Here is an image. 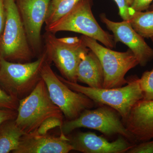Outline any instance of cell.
<instances>
[{
    "label": "cell",
    "instance_id": "6da1fadb",
    "mask_svg": "<svg viewBox=\"0 0 153 153\" xmlns=\"http://www.w3.org/2000/svg\"><path fill=\"white\" fill-rule=\"evenodd\" d=\"M57 76L71 90L85 94L95 103L107 105L115 110L120 115L123 123L134 105L143 99L140 78L136 75L128 77L126 86L110 88L86 87Z\"/></svg>",
    "mask_w": 153,
    "mask_h": 153
},
{
    "label": "cell",
    "instance_id": "7a4b0ae2",
    "mask_svg": "<svg viewBox=\"0 0 153 153\" xmlns=\"http://www.w3.org/2000/svg\"><path fill=\"white\" fill-rule=\"evenodd\" d=\"M47 60L45 50L33 62L14 63L0 57V85L19 100L25 98L42 78L41 68Z\"/></svg>",
    "mask_w": 153,
    "mask_h": 153
},
{
    "label": "cell",
    "instance_id": "3957f363",
    "mask_svg": "<svg viewBox=\"0 0 153 153\" xmlns=\"http://www.w3.org/2000/svg\"><path fill=\"white\" fill-rule=\"evenodd\" d=\"M16 123L25 134L35 132L44 120L63 114L50 98L46 83L40 79L33 91L19 100Z\"/></svg>",
    "mask_w": 153,
    "mask_h": 153
},
{
    "label": "cell",
    "instance_id": "277c9868",
    "mask_svg": "<svg viewBox=\"0 0 153 153\" xmlns=\"http://www.w3.org/2000/svg\"><path fill=\"white\" fill-rule=\"evenodd\" d=\"M4 1L6 22L0 36V57L10 62H31L35 54L28 41L16 1Z\"/></svg>",
    "mask_w": 153,
    "mask_h": 153
},
{
    "label": "cell",
    "instance_id": "5b68a950",
    "mask_svg": "<svg viewBox=\"0 0 153 153\" xmlns=\"http://www.w3.org/2000/svg\"><path fill=\"white\" fill-rule=\"evenodd\" d=\"M46 30L54 34L62 31L80 33L110 49L116 44L113 36L104 31L94 16L91 0H81L68 13L46 27Z\"/></svg>",
    "mask_w": 153,
    "mask_h": 153
},
{
    "label": "cell",
    "instance_id": "8992f818",
    "mask_svg": "<svg viewBox=\"0 0 153 153\" xmlns=\"http://www.w3.org/2000/svg\"><path fill=\"white\" fill-rule=\"evenodd\" d=\"M84 128L100 132L106 136L118 135L134 144H136L132 135L126 128L121 116L110 107L101 105L95 109H85L75 119L63 122L60 134L68 135L76 128Z\"/></svg>",
    "mask_w": 153,
    "mask_h": 153
},
{
    "label": "cell",
    "instance_id": "52a82bcc",
    "mask_svg": "<svg viewBox=\"0 0 153 153\" xmlns=\"http://www.w3.org/2000/svg\"><path fill=\"white\" fill-rule=\"evenodd\" d=\"M80 38L100 61L104 72L103 88L120 87L127 84V80L125 78L126 74L139 64L130 49L125 52H117L102 46L90 37L82 35Z\"/></svg>",
    "mask_w": 153,
    "mask_h": 153
},
{
    "label": "cell",
    "instance_id": "ba28073f",
    "mask_svg": "<svg viewBox=\"0 0 153 153\" xmlns=\"http://www.w3.org/2000/svg\"><path fill=\"white\" fill-rule=\"evenodd\" d=\"M41 74L50 98L60 108L66 120L75 119L83 111L94 106L95 102L89 97L71 90L63 83L52 70L48 60L42 66Z\"/></svg>",
    "mask_w": 153,
    "mask_h": 153
},
{
    "label": "cell",
    "instance_id": "9c48e42d",
    "mask_svg": "<svg viewBox=\"0 0 153 153\" xmlns=\"http://www.w3.org/2000/svg\"><path fill=\"white\" fill-rule=\"evenodd\" d=\"M44 50L49 63H55L63 78L76 83V70L80 55L90 49L84 45L82 40L76 45H68L59 41L55 34L47 32L44 35Z\"/></svg>",
    "mask_w": 153,
    "mask_h": 153
},
{
    "label": "cell",
    "instance_id": "30bf717a",
    "mask_svg": "<svg viewBox=\"0 0 153 153\" xmlns=\"http://www.w3.org/2000/svg\"><path fill=\"white\" fill-rule=\"evenodd\" d=\"M51 0H15L30 47L35 55H41V30Z\"/></svg>",
    "mask_w": 153,
    "mask_h": 153
},
{
    "label": "cell",
    "instance_id": "8fae6325",
    "mask_svg": "<svg viewBox=\"0 0 153 153\" xmlns=\"http://www.w3.org/2000/svg\"><path fill=\"white\" fill-rule=\"evenodd\" d=\"M101 22L112 32L116 44H125L132 52L141 66H145L153 59V49L148 45L144 38L134 30L128 21L114 22L107 18L105 14L100 15Z\"/></svg>",
    "mask_w": 153,
    "mask_h": 153
},
{
    "label": "cell",
    "instance_id": "7c38bea8",
    "mask_svg": "<svg viewBox=\"0 0 153 153\" xmlns=\"http://www.w3.org/2000/svg\"><path fill=\"white\" fill-rule=\"evenodd\" d=\"M68 138L73 150L84 153H126L134 145L121 136L110 142L92 132H79Z\"/></svg>",
    "mask_w": 153,
    "mask_h": 153
},
{
    "label": "cell",
    "instance_id": "4fadbf2b",
    "mask_svg": "<svg viewBox=\"0 0 153 153\" xmlns=\"http://www.w3.org/2000/svg\"><path fill=\"white\" fill-rule=\"evenodd\" d=\"M67 135L60 136L35 132L25 134L21 138L14 153H67L73 150Z\"/></svg>",
    "mask_w": 153,
    "mask_h": 153
},
{
    "label": "cell",
    "instance_id": "5bb4252c",
    "mask_svg": "<svg viewBox=\"0 0 153 153\" xmlns=\"http://www.w3.org/2000/svg\"><path fill=\"white\" fill-rule=\"evenodd\" d=\"M123 123L136 144L153 139V100L138 101Z\"/></svg>",
    "mask_w": 153,
    "mask_h": 153
},
{
    "label": "cell",
    "instance_id": "9a60e30c",
    "mask_svg": "<svg viewBox=\"0 0 153 153\" xmlns=\"http://www.w3.org/2000/svg\"><path fill=\"white\" fill-rule=\"evenodd\" d=\"M76 77L77 82L87 84L89 87L103 88V68L98 57L91 50L81 53L76 70Z\"/></svg>",
    "mask_w": 153,
    "mask_h": 153
},
{
    "label": "cell",
    "instance_id": "2e32d148",
    "mask_svg": "<svg viewBox=\"0 0 153 153\" xmlns=\"http://www.w3.org/2000/svg\"><path fill=\"white\" fill-rule=\"evenodd\" d=\"M24 134L17 126L15 119L2 123L0 125V153L13 152L16 149Z\"/></svg>",
    "mask_w": 153,
    "mask_h": 153
},
{
    "label": "cell",
    "instance_id": "e0dca14e",
    "mask_svg": "<svg viewBox=\"0 0 153 153\" xmlns=\"http://www.w3.org/2000/svg\"><path fill=\"white\" fill-rule=\"evenodd\" d=\"M128 22L136 32L153 42V10L135 11Z\"/></svg>",
    "mask_w": 153,
    "mask_h": 153
},
{
    "label": "cell",
    "instance_id": "ac0fdd59",
    "mask_svg": "<svg viewBox=\"0 0 153 153\" xmlns=\"http://www.w3.org/2000/svg\"><path fill=\"white\" fill-rule=\"evenodd\" d=\"M81 0H51L47 18L46 27L59 20L72 10Z\"/></svg>",
    "mask_w": 153,
    "mask_h": 153
},
{
    "label": "cell",
    "instance_id": "d6986e66",
    "mask_svg": "<svg viewBox=\"0 0 153 153\" xmlns=\"http://www.w3.org/2000/svg\"><path fill=\"white\" fill-rule=\"evenodd\" d=\"M140 84L143 94V100H153V68L143 73L140 78Z\"/></svg>",
    "mask_w": 153,
    "mask_h": 153
},
{
    "label": "cell",
    "instance_id": "ffe728a7",
    "mask_svg": "<svg viewBox=\"0 0 153 153\" xmlns=\"http://www.w3.org/2000/svg\"><path fill=\"white\" fill-rule=\"evenodd\" d=\"M63 117L54 116L48 118L44 120L37 129L36 132L39 134H46L50 130L59 127H62Z\"/></svg>",
    "mask_w": 153,
    "mask_h": 153
},
{
    "label": "cell",
    "instance_id": "44dd1931",
    "mask_svg": "<svg viewBox=\"0 0 153 153\" xmlns=\"http://www.w3.org/2000/svg\"><path fill=\"white\" fill-rule=\"evenodd\" d=\"M19 100L2 90L0 87V108L17 110Z\"/></svg>",
    "mask_w": 153,
    "mask_h": 153
},
{
    "label": "cell",
    "instance_id": "7402d4cb",
    "mask_svg": "<svg viewBox=\"0 0 153 153\" xmlns=\"http://www.w3.org/2000/svg\"><path fill=\"white\" fill-rule=\"evenodd\" d=\"M119 9V14L124 21L130 19L135 11L129 6L128 0H114Z\"/></svg>",
    "mask_w": 153,
    "mask_h": 153
},
{
    "label": "cell",
    "instance_id": "603a6c76",
    "mask_svg": "<svg viewBox=\"0 0 153 153\" xmlns=\"http://www.w3.org/2000/svg\"><path fill=\"white\" fill-rule=\"evenodd\" d=\"M126 153H153V140L135 144Z\"/></svg>",
    "mask_w": 153,
    "mask_h": 153
},
{
    "label": "cell",
    "instance_id": "cb8c5ba5",
    "mask_svg": "<svg viewBox=\"0 0 153 153\" xmlns=\"http://www.w3.org/2000/svg\"><path fill=\"white\" fill-rule=\"evenodd\" d=\"M153 0H128L129 6L134 11L143 12L149 8Z\"/></svg>",
    "mask_w": 153,
    "mask_h": 153
},
{
    "label": "cell",
    "instance_id": "d4e9b609",
    "mask_svg": "<svg viewBox=\"0 0 153 153\" xmlns=\"http://www.w3.org/2000/svg\"><path fill=\"white\" fill-rule=\"evenodd\" d=\"M17 115L16 110L0 108V125L7 121L16 119Z\"/></svg>",
    "mask_w": 153,
    "mask_h": 153
},
{
    "label": "cell",
    "instance_id": "484cf974",
    "mask_svg": "<svg viewBox=\"0 0 153 153\" xmlns=\"http://www.w3.org/2000/svg\"><path fill=\"white\" fill-rule=\"evenodd\" d=\"M6 22V12L4 0H0V36L2 33Z\"/></svg>",
    "mask_w": 153,
    "mask_h": 153
},
{
    "label": "cell",
    "instance_id": "4316f807",
    "mask_svg": "<svg viewBox=\"0 0 153 153\" xmlns=\"http://www.w3.org/2000/svg\"><path fill=\"white\" fill-rule=\"evenodd\" d=\"M58 40L64 44L68 45H76L81 42V39L78 37H66L58 38Z\"/></svg>",
    "mask_w": 153,
    "mask_h": 153
},
{
    "label": "cell",
    "instance_id": "83f0119b",
    "mask_svg": "<svg viewBox=\"0 0 153 153\" xmlns=\"http://www.w3.org/2000/svg\"><path fill=\"white\" fill-rule=\"evenodd\" d=\"M149 9L150 11L153 10V3L152 5H151Z\"/></svg>",
    "mask_w": 153,
    "mask_h": 153
}]
</instances>
